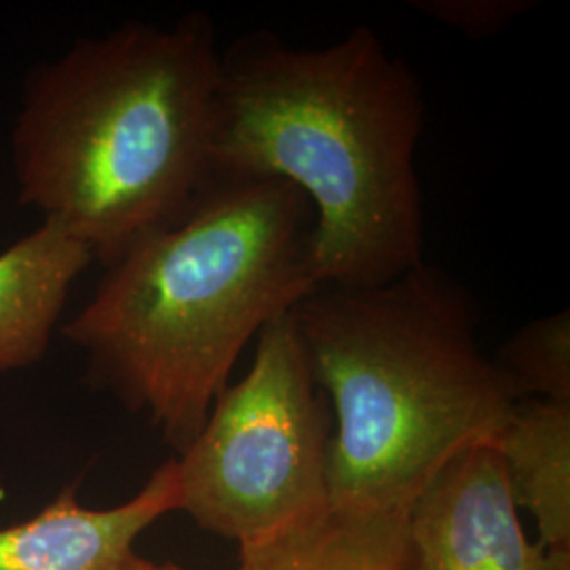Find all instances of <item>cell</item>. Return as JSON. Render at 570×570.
Instances as JSON below:
<instances>
[{
  "mask_svg": "<svg viewBox=\"0 0 570 570\" xmlns=\"http://www.w3.org/2000/svg\"><path fill=\"white\" fill-rule=\"evenodd\" d=\"M494 364L518 400L570 404V313L556 311L511 334Z\"/></svg>",
  "mask_w": 570,
  "mask_h": 570,
  "instance_id": "obj_10",
  "label": "cell"
},
{
  "mask_svg": "<svg viewBox=\"0 0 570 570\" xmlns=\"http://www.w3.org/2000/svg\"><path fill=\"white\" fill-rule=\"evenodd\" d=\"M220 61L193 13L125 23L39 66L11 140L21 204L106 266L180 220L209 178Z\"/></svg>",
  "mask_w": 570,
  "mask_h": 570,
  "instance_id": "obj_3",
  "label": "cell"
},
{
  "mask_svg": "<svg viewBox=\"0 0 570 570\" xmlns=\"http://www.w3.org/2000/svg\"><path fill=\"white\" fill-rule=\"evenodd\" d=\"M242 383L226 385L180 452L178 511L239 548L266 543L330 510L327 423L294 308L256 336Z\"/></svg>",
  "mask_w": 570,
  "mask_h": 570,
  "instance_id": "obj_5",
  "label": "cell"
},
{
  "mask_svg": "<svg viewBox=\"0 0 570 570\" xmlns=\"http://www.w3.org/2000/svg\"><path fill=\"white\" fill-rule=\"evenodd\" d=\"M425 110L412 68L367 26L320 49L254 32L223 51L209 178H273L305 195L315 285L387 284L425 263L414 167Z\"/></svg>",
  "mask_w": 570,
  "mask_h": 570,
  "instance_id": "obj_1",
  "label": "cell"
},
{
  "mask_svg": "<svg viewBox=\"0 0 570 570\" xmlns=\"http://www.w3.org/2000/svg\"><path fill=\"white\" fill-rule=\"evenodd\" d=\"M412 4L471 39H482L503 30L532 7L529 0H423Z\"/></svg>",
  "mask_w": 570,
  "mask_h": 570,
  "instance_id": "obj_11",
  "label": "cell"
},
{
  "mask_svg": "<svg viewBox=\"0 0 570 570\" xmlns=\"http://www.w3.org/2000/svg\"><path fill=\"white\" fill-rule=\"evenodd\" d=\"M294 317L336 423L332 511H410L456 454L497 446L520 402L480 348L475 301L428 263L372 287L317 285Z\"/></svg>",
  "mask_w": 570,
  "mask_h": 570,
  "instance_id": "obj_4",
  "label": "cell"
},
{
  "mask_svg": "<svg viewBox=\"0 0 570 570\" xmlns=\"http://www.w3.org/2000/svg\"><path fill=\"white\" fill-rule=\"evenodd\" d=\"M121 570H183L176 564H157V562H150V560H144L140 556L131 553L127 558V562L122 564Z\"/></svg>",
  "mask_w": 570,
  "mask_h": 570,
  "instance_id": "obj_12",
  "label": "cell"
},
{
  "mask_svg": "<svg viewBox=\"0 0 570 570\" xmlns=\"http://www.w3.org/2000/svg\"><path fill=\"white\" fill-rule=\"evenodd\" d=\"M494 449L518 510H529L539 541L570 553V404L522 400Z\"/></svg>",
  "mask_w": 570,
  "mask_h": 570,
  "instance_id": "obj_9",
  "label": "cell"
},
{
  "mask_svg": "<svg viewBox=\"0 0 570 570\" xmlns=\"http://www.w3.org/2000/svg\"><path fill=\"white\" fill-rule=\"evenodd\" d=\"M518 511L499 450H463L407 511L410 570H570V553L530 541Z\"/></svg>",
  "mask_w": 570,
  "mask_h": 570,
  "instance_id": "obj_6",
  "label": "cell"
},
{
  "mask_svg": "<svg viewBox=\"0 0 570 570\" xmlns=\"http://www.w3.org/2000/svg\"><path fill=\"white\" fill-rule=\"evenodd\" d=\"M91 263L94 254L51 223L0 254V372L41 360L70 287Z\"/></svg>",
  "mask_w": 570,
  "mask_h": 570,
  "instance_id": "obj_8",
  "label": "cell"
},
{
  "mask_svg": "<svg viewBox=\"0 0 570 570\" xmlns=\"http://www.w3.org/2000/svg\"><path fill=\"white\" fill-rule=\"evenodd\" d=\"M176 459L153 473L134 499L110 510L82 508L66 489L23 524L0 529V570H121L136 539L178 511Z\"/></svg>",
  "mask_w": 570,
  "mask_h": 570,
  "instance_id": "obj_7",
  "label": "cell"
},
{
  "mask_svg": "<svg viewBox=\"0 0 570 570\" xmlns=\"http://www.w3.org/2000/svg\"><path fill=\"white\" fill-rule=\"evenodd\" d=\"M313 230L315 212L292 184L209 178L180 220L106 266L63 336L184 452L245 346L317 287Z\"/></svg>",
  "mask_w": 570,
  "mask_h": 570,
  "instance_id": "obj_2",
  "label": "cell"
}]
</instances>
